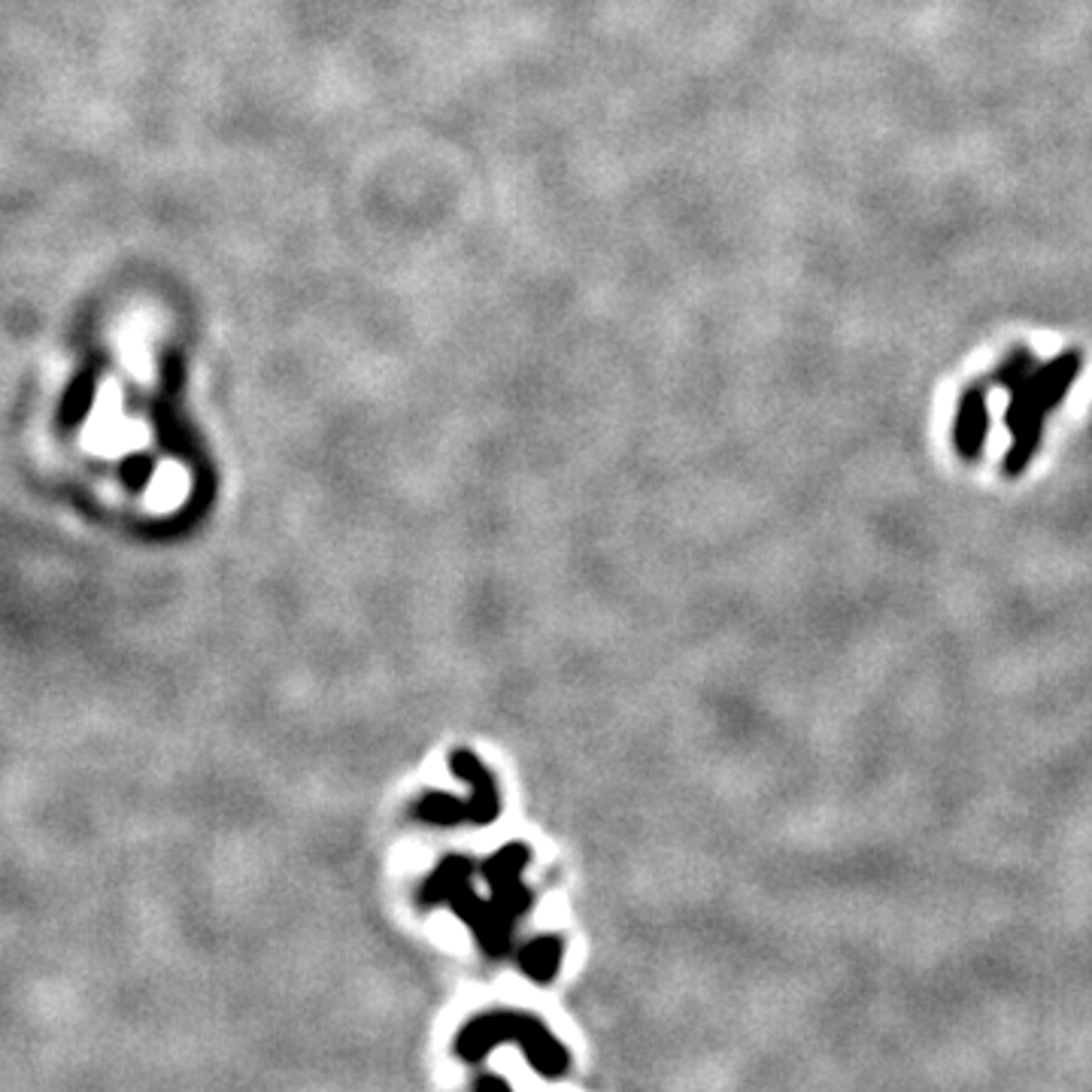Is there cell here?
Masks as SVG:
<instances>
[{
	"mask_svg": "<svg viewBox=\"0 0 1092 1092\" xmlns=\"http://www.w3.org/2000/svg\"><path fill=\"white\" fill-rule=\"evenodd\" d=\"M986 401L980 391H971L959 404V416H956V449L962 459H977L986 440Z\"/></svg>",
	"mask_w": 1092,
	"mask_h": 1092,
	"instance_id": "obj_1",
	"label": "cell"
}]
</instances>
